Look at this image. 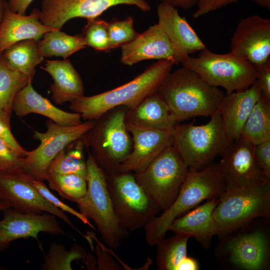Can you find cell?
<instances>
[{
  "instance_id": "6da1fadb",
  "label": "cell",
  "mask_w": 270,
  "mask_h": 270,
  "mask_svg": "<svg viewBox=\"0 0 270 270\" xmlns=\"http://www.w3.org/2000/svg\"><path fill=\"white\" fill-rule=\"evenodd\" d=\"M174 64L158 60L129 82L105 92L90 96H82L71 102L70 109L86 120H98L112 109L123 106L129 110L156 92L171 72Z\"/></svg>"
},
{
  "instance_id": "7a4b0ae2",
  "label": "cell",
  "mask_w": 270,
  "mask_h": 270,
  "mask_svg": "<svg viewBox=\"0 0 270 270\" xmlns=\"http://www.w3.org/2000/svg\"><path fill=\"white\" fill-rule=\"evenodd\" d=\"M158 93L170 108L176 122L197 116H210L218 110L225 94L195 72L184 67L170 72Z\"/></svg>"
},
{
  "instance_id": "3957f363",
  "label": "cell",
  "mask_w": 270,
  "mask_h": 270,
  "mask_svg": "<svg viewBox=\"0 0 270 270\" xmlns=\"http://www.w3.org/2000/svg\"><path fill=\"white\" fill-rule=\"evenodd\" d=\"M270 218H255L218 237L214 253L224 268L268 270L270 268Z\"/></svg>"
},
{
  "instance_id": "277c9868",
  "label": "cell",
  "mask_w": 270,
  "mask_h": 270,
  "mask_svg": "<svg viewBox=\"0 0 270 270\" xmlns=\"http://www.w3.org/2000/svg\"><path fill=\"white\" fill-rule=\"evenodd\" d=\"M226 191L218 163L213 162L200 170H189L171 206L144 227L147 244L150 246H156L165 237L174 220L204 200L220 198Z\"/></svg>"
},
{
  "instance_id": "5b68a950",
  "label": "cell",
  "mask_w": 270,
  "mask_h": 270,
  "mask_svg": "<svg viewBox=\"0 0 270 270\" xmlns=\"http://www.w3.org/2000/svg\"><path fill=\"white\" fill-rule=\"evenodd\" d=\"M204 124H178L173 130L172 145L189 170H200L221 156L232 142L218 110Z\"/></svg>"
},
{
  "instance_id": "8992f818",
  "label": "cell",
  "mask_w": 270,
  "mask_h": 270,
  "mask_svg": "<svg viewBox=\"0 0 270 270\" xmlns=\"http://www.w3.org/2000/svg\"><path fill=\"white\" fill-rule=\"evenodd\" d=\"M86 164L87 190L76 202L80 212L94 223L104 243L116 250L129 231L120 224L107 188L106 174L90 152Z\"/></svg>"
},
{
  "instance_id": "52a82bcc",
  "label": "cell",
  "mask_w": 270,
  "mask_h": 270,
  "mask_svg": "<svg viewBox=\"0 0 270 270\" xmlns=\"http://www.w3.org/2000/svg\"><path fill=\"white\" fill-rule=\"evenodd\" d=\"M182 64L211 86L222 87L226 94L244 90L256 81L258 68L232 52L216 54L206 48Z\"/></svg>"
},
{
  "instance_id": "ba28073f",
  "label": "cell",
  "mask_w": 270,
  "mask_h": 270,
  "mask_svg": "<svg viewBox=\"0 0 270 270\" xmlns=\"http://www.w3.org/2000/svg\"><path fill=\"white\" fill-rule=\"evenodd\" d=\"M218 237L258 218L270 216V180L226 191L213 212Z\"/></svg>"
},
{
  "instance_id": "9c48e42d",
  "label": "cell",
  "mask_w": 270,
  "mask_h": 270,
  "mask_svg": "<svg viewBox=\"0 0 270 270\" xmlns=\"http://www.w3.org/2000/svg\"><path fill=\"white\" fill-rule=\"evenodd\" d=\"M189 170L172 144L142 170L135 172L137 182L163 212L176 198Z\"/></svg>"
},
{
  "instance_id": "30bf717a",
  "label": "cell",
  "mask_w": 270,
  "mask_h": 270,
  "mask_svg": "<svg viewBox=\"0 0 270 270\" xmlns=\"http://www.w3.org/2000/svg\"><path fill=\"white\" fill-rule=\"evenodd\" d=\"M106 174L114 211L124 228L132 231L144 228L161 210L137 182L132 172Z\"/></svg>"
},
{
  "instance_id": "8fae6325",
  "label": "cell",
  "mask_w": 270,
  "mask_h": 270,
  "mask_svg": "<svg viewBox=\"0 0 270 270\" xmlns=\"http://www.w3.org/2000/svg\"><path fill=\"white\" fill-rule=\"evenodd\" d=\"M126 112L122 110L112 112L96 124L83 136L94 159L106 174L116 172L118 166L130 154L132 142L126 128Z\"/></svg>"
},
{
  "instance_id": "7c38bea8",
  "label": "cell",
  "mask_w": 270,
  "mask_h": 270,
  "mask_svg": "<svg viewBox=\"0 0 270 270\" xmlns=\"http://www.w3.org/2000/svg\"><path fill=\"white\" fill-rule=\"evenodd\" d=\"M47 130L40 132L34 130V139L40 141L34 150L27 151L23 158L24 172L32 178L46 180L48 167L58 154L71 142L80 138L94 125V120L73 126H62L49 120L46 122Z\"/></svg>"
},
{
  "instance_id": "4fadbf2b",
  "label": "cell",
  "mask_w": 270,
  "mask_h": 270,
  "mask_svg": "<svg viewBox=\"0 0 270 270\" xmlns=\"http://www.w3.org/2000/svg\"><path fill=\"white\" fill-rule=\"evenodd\" d=\"M118 4L135 6L144 12L150 9L146 0H42L40 10L32 11L44 25L60 30L70 19L96 18Z\"/></svg>"
},
{
  "instance_id": "5bb4252c",
  "label": "cell",
  "mask_w": 270,
  "mask_h": 270,
  "mask_svg": "<svg viewBox=\"0 0 270 270\" xmlns=\"http://www.w3.org/2000/svg\"><path fill=\"white\" fill-rule=\"evenodd\" d=\"M33 178L24 172L0 176V199L8 206L24 213L44 212L57 216L82 235L64 212L46 199L34 185Z\"/></svg>"
},
{
  "instance_id": "9a60e30c",
  "label": "cell",
  "mask_w": 270,
  "mask_h": 270,
  "mask_svg": "<svg viewBox=\"0 0 270 270\" xmlns=\"http://www.w3.org/2000/svg\"><path fill=\"white\" fill-rule=\"evenodd\" d=\"M255 145L240 136L232 142L218 164L226 191L268 180L254 159Z\"/></svg>"
},
{
  "instance_id": "2e32d148",
  "label": "cell",
  "mask_w": 270,
  "mask_h": 270,
  "mask_svg": "<svg viewBox=\"0 0 270 270\" xmlns=\"http://www.w3.org/2000/svg\"><path fill=\"white\" fill-rule=\"evenodd\" d=\"M230 52L260 68L270 60V20L258 15L242 19L230 40Z\"/></svg>"
},
{
  "instance_id": "e0dca14e",
  "label": "cell",
  "mask_w": 270,
  "mask_h": 270,
  "mask_svg": "<svg viewBox=\"0 0 270 270\" xmlns=\"http://www.w3.org/2000/svg\"><path fill=\"white\" fill-rule=\"evenodd\" d=\"M0 220V252L6 250L18 239L32 238L38 242L40 232L66 234L56 216L50 213H24L8 207Z\"/></svg>"
},
{
  "instance_id": "ac0fdd59",
  "label": "cell",
  "mask_w": 270,
  "mask_h": 270,
  "mask_svg": "<svg viewBox=\"0 0 270 270\" xmlns=\"http://www.w3.org/2000/svg\"><path fill=\"white\" fill-rule=\"evenodd\" d=\"M120 48V62L129 66L148 60H168L178 65L188 58L172 44L158 24Z\"/></svg>"
},
{
  "instance_id": "d6986e66",
  "label": "cell",
  "mask_w": 270,
  "mask_h": 270,
  "mask_svg": "<svg viewBox=\"0 0 270 270\" xmlns=\"http://www.w3.org/2000/svg\"><path fill=\"white\" fill-rule=\"evenodd\" d=\"M132 136V148L128 158L116 172H136L148 165L165 148L173 143V130L151 128L126 122Z\"/></svg>"
},
{
  "instance_id": "ffe728a7",
  "label": "cell",
  "mask_w": 270,
  "mask_h": 270,
  "mask_svg": "<svg viewBox=\"0 0 270 270\" xmlns=\"http://www.w3.org/2000/svg\"><path fill=\"white\" fill-rule=\"evenodd\" d=\"M220 198L206 200L174 220L168 231L193 237L204 248H208L212 238L220 232L212 212Z\"/></svg>"
},
{
  "instance_id": "44dd1931",
  "label": "cell",
  "mask_w": 270,
  "mask_h": 270,
  "mask_svg": "<svg viewBox=\"0 0 270 270\" xmlns=\"http://www.w3.org/2000/svg\"><path fill=\"white\" fill-rule=\"evenodd\" d=\"M260 97L256 82L248 89L225 94L218 108L226 132L232 142L238 138L254 104Z\"/></svg>"
},
{
  "instance_id": "7402d4cb",
  "label": "cell",
  "mask_w": 270,
  "mask_h": 270,
  "mask_svg": "<svg viewBox=\"0 0 270 270\" xmlns=\"http://www.w3.org/2000/svg\"><path fill=\"white\" fill-rule=\"evenodd\" d=\"M158 24L172 44L184 56L200 52L206 45L176 8L160 2L157 8Z\"/></svg>"
},
{
  "instance_id": "603a6c76",
  "label": "cell",
  "mask_w": 270,
  "mask_h": 270,
  "mask_svg": "<svg viewBox=\"0 0 270 270\" xmlns=\"http://www.w3.org/2000/svg\"><path fill=\"white\" fill-rule=\"evenodd\" d=\"M12 108L19 118L36 113L47 117L62 126H76L82 122L78 113L66 112L56 107L48 98L38 93L31 82L17 93Z\"/></svg>"
},
{
  "instance_id": "cb8c5ba5",
  "label": "cell",
  "mask_w": 270,
  "mask_h": 270,
  "mask_svg": "<svg viewBox=\"0 0 270 270\" xmlns=\"http://www.w3.org/2000/svg\"><path fill=\"white\" fill-rule=\"evenodd\" d=\"M54 30L56 29L42 24L33 11L30 15H23L13 12L8 6L0 24V54L14 43L28 40L38 41L44 33Z\"/></svg>"
},
{
  "instance_id": "d4e9b609",
  "label": "cell",
  "mask_w": 270,
  "mask_h": 270,
  "mask_svg": "<svg viewBox=\"0 0 270 270\" xmlns=\"http://www.w3.org/2000/svg\"><path fill=\"white\" fill-rule=\"evenodd\" d=\"M52 77L54 82L50 86L52 100L62 105L84 96L82 78L69 60H47L40 67Z\"/></svg>"
},
{
  "instance_id": "484cf974",
  "label": "cell",
  "mask_w": 270,
  "mask_h": 270,
  "mask_svg": "<svg viewBox=\"0 0 270 270\" xmlns=\"http://www.w3.org/2000/svg\"><path fill=\"white\" fill-rule=\"evenodd\" d=\"M126 121L160 130H173L179 124L157 92L147 96L134 108L129 110L126 112Z\"/></svg>"
},
{
  "instance_id": "4316f807",
  "label": "cell",
  "mask_w": 270,
  "mask_h": 270,
  "mask_svg": "<svg viewBox=\"0 0 270 270\" xmlns=\"http://www.w3.org/2000/svg\"><path fill=\"white\" fill-rule=\"evenodd\" d=\"M2 55L10 66L26 75L32 82L36 67L44 59L38 49L37 41L34 40L14 43L6 48Z\"/></svg>"
},
{
  "instance_id": "83f0119b",
  "label": "cell",
  "mask_w": 270,
  "mask_h": 270,
  "mask_svg": "<svg viewBox=\"0 0 270 270\" xmlns=\"http://www.w3.org/2000/svg\"><path fill=\"white\" fill-rule=\"evenodd\" d=\"M37 46L44 57L61 56L64 59L86 46L82 34L72 36L60 30L44 33L37 41Z\"/></svg>"
},
{
  "instance_id": "f1b7e54d",
  "label": "cell",
  "mask_w": 270,
  "mask_h": 270,
  "mask_svg": "<svg viewBox=\"0 0 270 270\" xmlns=\"http://www.w3.org/2000/svg\"><path fill=\"white\" fill-rule=\"evenodd\" d=\"M86 146L83 136L68 145L52 160L48 174H78L86 178V164L84 154Z\"/></svg>"
},
{
  "instance_id": "f546056e",
  "label": "cell",
  "mask_w": 270,
  "mask_h": 270,
  "mask_svg": "<svg viewBox=\"0 0 270 270\" xmlns=\"http://www.w3.org/2000/svg\"><path fill=\"white\" fill-rule=\"evenodd\" d=\"M240 136L254 145L270 140V102L260 97L244 126Z\"/></svg>"
},
{
  "instance_id": "4dcf8cb0",
  "label": "cell",
  "mask_w": 270,
  "mask_h": 270,
  "mask_svg": "<svg viewBox=\"0 0 270 270\" xmlns=\"http://www.w3.org/2000/svg\"><path fill=\"white\" fill-rule=\"evenodd\" d=\"M30 82L26 75L10 66L0 54V109L12 116L16 94Z\"/></svg>"
},
{
  "instance_id": "1f68e13d",
  "label": "cell",
  "mask_w": 270,
  "mask_h": 270,
  "mask_svg": "<svg viewBox=\"0 0 270 270\" xmlns=\"http://www.w3.org/2000/svg\"><path fill=\"white\" fill-rule=\"evenodd\" d=\"M190 238L175 234L164 238L156 244V265L158 270H176L180 262L187 255V244Z\"/></svg>"
},
{
  "instance_id": "d6a6232c",
  "label": "cell",
  "mask_w": 270,
  "mask_h": 270,
  "mask_svg": "<svg viewBox=\"0 0 270 270\" xmlns=\"http://www.w3.org/2000/svg\"><path fill=\"white\" fill-rule=\"evenodd\" d=\"M46 180L50 188L56 192L62 198L76 202L87 190L86 178L78 174H48Z\"/></svg>"
},
{
  "instance_id": "836d02e7",
  "label": "cell",
  "mask_w": 270,
  "mask_h": 270,
  "mask_svg": "<svg viewBox=\"0 0 270 270\" xmlns=\"http://www.w3.org/2000/svg\"><path fill=\"white\" fill-rule=\"evenodd\" d=\"M87 256L84 248L76 244L68 251L62 244L52 243L40 268L42 270H72V261L82 259L86 262Z\"/></svg>"
},
{
  "instance_id": "e575fe53",
  "label": "cell",
  "mask_w": 270,
  "mask_h": 270,
  "mask_svg": "<svg viewBox=\"0 0 270 270\" xmlns=\"http://www.w3.org/2000/svg\"><path fill=\"white\" fill-rule=\"evenodd\" d=\"M82 36L86 46L98 51L108 52L109 50L108 22L97 18L87 20L82 29Z\"/></svg>"
},
{
  "instance_id": "d590c367",
  "label": "cell",
  "mask_w": 270,
  "mask_h": 270,
  "mask_svg": "<svg viewBox=\"0 0 270 270\" xmlns=\"http://www.w3.org/2000/svg\"><path fill=\"white\" fill-rule=\"evenodd\" d=\"M108 34L110 50L132 41L138 33L134 28L132 18L128 16L123 20L108 22Z\"/></svg>"
},
{
  "instance_id": "8d00e7d4",
  "label": "cell",
  "mask_w": 270,
  "mask_h": 270,
  "mask_svg": "<svg viewBox=\"0 0 270 270\" xmlns=\"http://www.w3.org/2000/svg\"><path fill=\"white\" fill-rule=\"evenodd\" d=\"M24 158L0 140V176L24 172Z\"/></svg>"
},
{
  "instance_id": "74e56055",
  "label": "cell",
  "mask_w": 270,
  "mask_h": 270,
  "mask_svg": "<svg viewBox=\"0 0 270 270\" xmlns=\"http://www.w3.org/2000/svg\"><path fill=\"white\" fill-rule=\"evenodd\" d=\"M34 185L39 192L48 202L64 212L70 213L80 220L84 224H87L92 228L96 230L82 214L69 206L63 202L59 200L50 192L43 181L38 180H33Z\"/></svg>"
},
{
  "instance_id": "f35d334b",
  "label": "cell",
  "mask_w": 270,
  "mask_h": 270,
  "mask_svg": "<svg viewBox=\"0 0 270 270\" xmlns=\"http://www.w3.org/2000/svg\"><path fill=\"white\" fill-rule=\"evenodd\" d=\"M11 116L4 110L0 109V140L8 144L20 156L24 157L27 150L20 144L12 132L10 124Z\"/></svg>"
},
{
  "instance_id": "ab89813d",
  "label": "cell",
  "mask_w": 270,
  "mask_h": 270,
  "mask_svg": "<svg viewBox=\"0 0 270 270\" xmlns=\"http://www.w3.org/2000/svg\"><path fill=\"white\" fill-rule=\"evenodd\" d=\"M254 156L258 167L270 180V140L255 145Z\"/></svg>"
},
{
  "instance_id": "60d3db41",
  "label": "cell",
  "mask_w": 270,
  "mask_h": 270,
  "mask_svg": "<svg viewBox=\"0 0 270 270\" xmlns=\"http://www.w3.org/2000/svg\"><path fill=\"white\" fill-rule=\"evenodd\" d=\"M96 248V254L97 257L98 268L100 270H120L124 268L120 266L112 258L107 249L102 245L99 242Z\"/></svg>"
},
{
  "instance_id": "b9f144b4",
  "label": "cell",
  "mask_w": 270,
  "mask_h": 270,
  "mask_svg": "<svg viewBox=\"0 0 270 270\" xmlns=\"http://www.w3.org/2000/svg\"><path fill=\"white\" fill-rule=\"evenodd\" d=\"M256 82L260 90V96L270 102V60L258 68Z\"/></svg>"
},
{
  "instance_id": "7bdbcfd3",
  "label": "cell",
  "mask_w": 270,
  "mask_h": 270,
  "mask_svg": "<svg viewBox=\"0 0 270 270\" xmlns=\"http://www.w3.org/2000/svg\"><path fill=\"white\" fill-rule=\"evenodd\" d=\"M238 0H198L197 10L192 16L198 18L212 12L228 4L237 2Z\"/></svg>"
},
{
  "instance_id": "ee69618b",
  "label": "cell",
  "mask_w": 270,
  "mask_h": 270,
  "mask_svg": "<svg viewBox=\"0 0 270 270\" xmlns=\"http://www.w3.org/2000/svg\"><path fill=\"white\" fill-rule=\"evenodd\" d=\"M34 0H7L8 8L13 12L25 14L26 12Z\"/></svg>"
},
{
  "instance_id": "f6af8a7d",
  "label": "cell",
  "mask_w": 270,
  "mask_h": 270,
  "mask_svg": "<svg viewBox=\"0 0 270 270\" xmlns=\"http://www.w3.org/2000/svg\"><path fill=\"white\" fill-rule=\"evenodd\" d=\"M200 266L194 258L186 256L178 265L176 270H198Z\"/></svg>"
},
{
  "instance_id": "bcb514c9",
  "label": "cell",
  "mask_w": 270,
  "mask_h": 270,
  "mask_svg": "<svg viewBox=\"0 0 270 270\" xmlns=\"http://www.w3.org/2000/svg\"><path fill=\"white\" fill-rule=\"evenodd\" d=\"M164 2L175 8H181L188 10L196 4L198 0H160Z\"/></svg>"
},
{
  "instance_id": "7dc6e473",
  "label": "cell",
  "mask_w": 270,
  "mask_h": 270,
  "mask_svg": "<svg viewBox=\"0 0 270 270\" xmlns=\"http://www.w3.org/2000/svg\"><path fill=\"white\" fill-rule=\"evenodd\" d=\"M7 8V1L6 0H0V24L2 21Z\"/></svg>"
},
{
  "instance_id": "c3c4849f",
  "label": "cell",
  "mask_w": 270,
  "mask_h": 270,
  "mask_svg": "<svg viewBox=\"0 0 270 270\" xmlns=\"http://www.w3.org/2000/svg\"><path fill=\"white\" fill-rule=\"evenodd\" d=\"M258 6L270 10V0H251Z\"/></svg>"
},
{
  "instance_id": "681fc988",
  "label": "cell",
  "mask_w": 270,
  "mask_h": 270,
  "mask_svg": "<svg viewBox=\"0 0 270 270\" xmlns=\"http://www.w3.org/2000/svg\"><path fill=\"white\" fill-rule=\"evenodd\" d=\"M7 208L8 207L0 199V211H2Z\"/></svg>"
}]
</instances>
